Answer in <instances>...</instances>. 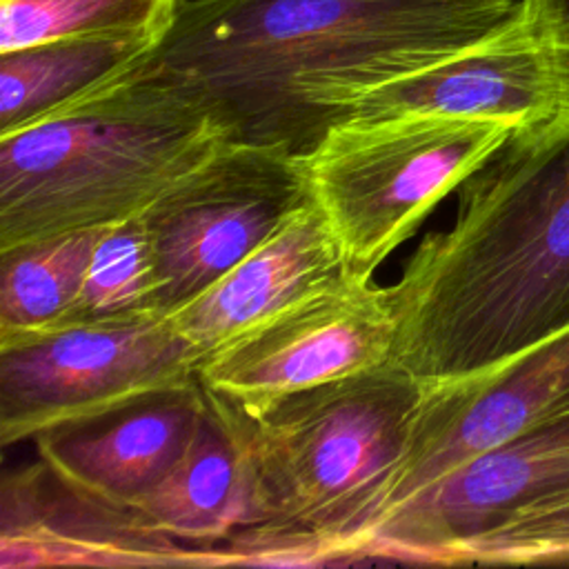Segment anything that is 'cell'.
Segmentation results:
<instances>
[{
    "mask_svg": "<svg viewBox=\"0 0 569 569\" xmlns=\"http://www.w3.org/2000/svg\"><path fill=\"white\" fill-rule=\"evenodd\" d=\"M164 316L140 216L104 227L87 264L78 300L62 329Z\"/></svg>",
    "mask_w": 569,
    "mask_h": 569,
    "instance_id": "cell-19",
    "label": "cell"
},
{
    "mask_svg": "<svg viewBox=\"0 0 569 569\" xmlns=\"http://www.w3.org/2000/svg\"><path fill=\"white\" fill-rule=\"evenodd\" d=\"M104 227L0 251V347L60 331Z\"/></svg>",
    "mask_w": 569,
    "mask_h": 569,
    "instance_id": "cell-17",
    "label": "cell"
},
{
    "mask_svg": "<svg viewBox=\"0 0 569 569\" xmlns=\"http://www.w3.org/2000/svg\"><path fill=\"white\" fill-rule=\"evenodd\" d=\"M362 560L569 562V413L420 489L367 533L353 556V562Z\"/></svg>",
    "mask_w": 569,
    "mask_h": 569,
    "instance_id": "cell-5",
    "label": "cell"
},
{
    "mask_svg": "<svg viewBox=\"0 0 569 569\" xmlns=\"http://www.w3.org/2000/svg\"><path fill=\"white\" fill-rule=\"evenodd\" d=\"M345 271L338 240L322 211L309 200L271 238L169 318L200 360Z\"/></svg>",
    "mask_w": 569,
    "mask_h": 569,
    "instance_id": "cell-14",
    "label": "cell"
},
{
    "mask_svg": "<svg viewBox=\"0 0 569 569\" xmlns=\"http://www.w3.org/2000/svg\"><path fill=\"white\" fill-rule=\"evenodd\" d=\"M440 113L513 129L565 116L551 49L527 0L478 44L365 96L349 118Z\"/></svg>",
    "mask_w": 569,
    "mask_h": 569,
    "instance_id": "cell-12",
    "label": "cell"
},
{
    "mask_svg": "<svg viewBox=\"0 0 569 569\" xmlns=\"http://www.w3.org/2000/svg\"><path fill=\"white\" fill-rule=\"evenodd\" d=\"M393 345L387 287L345 271L202 356L196 378L253 418L291 393L389 362Z\"/></svg>",
    "mask_w": 569,
    "mask_h": 569,
    "instance_id": "cell-9",
    "label": "cell"
},
{
    "mask_svg": "<svg viewBox=\"0 0 569 569\" xmlns=\"http://www.w3.org/2000/svg\"><path fill=\"white\" fill-rule=\"evenodd\" d=\"M207 393L196 382L91 420L38 433V456L62 478L116 505L136 507L189 447Z\"/></svg>",
    "mask_w": 569,
    "mask_h": 569,
    "instance_id": "cell-13",
    "label": "cell"
},
{
    "mask_svg": "<svg viewBox=\"0 0 569 569\" xmlns=\"http://www.w3.org/2000/svg\"><path fill=\"white\" fill-rule=\"evenodd\" d=\"M513 131L496 120L440 113L349 118L329 127L300 158L345 269L373 278L429 211Z\"/></svg>",
    "mask_w": 569,
    "mask_h": 569,
    "instance_id": "cell-6",
    "label": "cell"
},
{
    "mask_svg": "<svg viewBox=\"0 0 569 569\" xmlns=\"http://www.w3.org/2000/svg\"><path fill=\"white\" fill-rule=\"evenodd\" d=\"M196 367L169 316L76 325L0 347V445L187 387Z\"/></svg>",
    "mask_w": 569,
    "mask_h": 569,
    "instance_id": "cell-7",
    "label": "cell"
},
{
    "mask_svg": "<svg viewBox=\"0 0 569 569\" xmlns=\"http://www.w3.org/2000/svg\"><path fill=\"white\" fill-rule=\"evenodd\" d=\"M420 396L416 376L389 360L253 418L224 402L247 451L251 513L220 547L222 567L349 565Z\"/></svg>",
    "mask_w": 569,
    "mask_h": 569,
    "instance_id": "cell-4",
    "label": "cell"
},
{
    "mask_svg": "<svg viewBox=\"0 0 569 569\" xmlns=\"http://www.w3.org/2000/svg\"><path fill=\"white\" fill-rule=\"evenodd\" d=\"M182 0H0V53L78 36L160 42Z\"/></svg>",
    "mask_w": 569,
    "mask_h": 569,
    "instance_id": "cell-18",
    "label": "cell"
},
{
    "mask_svg": "<svg viewBox=\"0 0 569 569\" xmlns=\"http://www.w3.org/2000/svg\"><path fill=\"white\" fill-rule=\"evenodd\" d=\"M520 0H182L144 62L240 142L309 151L371 91L498 31Z\"/></svg>",
    "mask_w": 569,
    "mask_h": 569,
    "instance_id": "cell-1",
    "label": "cell"
},
{
    "mask_svg": "<svg viewBox=\"0 0 569 569\" xmlns=\"http://www.w3.org/2000/svg\"><path fill=\"white\" fill-rule=\"evenodd\" d=\"M542 36L551 49L556 71L560 78L565 116H569V0H527ZM562 116V118H565Z\"/></svg>",
    "mask_w": 569,
    "mask_h": 569,
    "instance_id": "cell-20",
    "label": "cell"
},
{
    "mask_svg": "<svg viewBox=\"0 0 569 569\" xmlns=\"http://www.w3.org/2000/svg\"><path fill=\"white\" fill-rule=\"evenodd\" d=\"M311 200L300 153L233 140L187 173L140 220L169 316L211 287Z\"/></svg>",
    "mask_w": 569,
    "mask_h": 569,
    "instance_id": "cell-8",
    "label": "cell"
},
{
    "mask_svg": "<svg viewBox=\"0 0 569 569\" xmlns=\"http://www.w3.org/2000/svg\"><path fill=\"white\" fill-rule=\"evenodd\" d=\"M156 44L140 36H78L0 53V133L120 76Z\"/></svg>",
    "mask_w": 569,
    "mask_h": 569,
    "instance_id": "cell-16",
    "label": "cell"
},
{
    "mask_svg": "<svg viewBox=\"0 0 569 569\" xmlns=\"http://www.w3.org/2000/svg\"><path fill=\"white\" fill-rule=\"evenodd\" d=\"M144 58L0 133V251L136 218L236 140Z\"/></svg>",
    "mask_w": 569,
    "mask_h": 569,
    "instance_id": "cell-3",
    "label": "cell"
},
{
    "mask_svg": "<svg viewBox=\"0 0 569 569\" xmlns=\"http://www.w3.org/2000/svg\"><path fill=\"white\" fill-rule=\"evenodd\" d=\"M560 413H569V331L496 371L422 387L402 453L373 505L351 562L367 533L420 489Z\"/></svg>",
    "mask_w": 569,
    "mask_h": 569,
    "instance_id": "cell-10",
    "label": "cell"
},
{
    "mask_svg": "<svg viewBox=\"0 0 569 569\" xmlns=\"http://www.w3.org/2000/svg\"><path fill=\"white\" fill-rule=\"evenodd\" d=\"M0 567H220V556L84 491L38 456L2 478Z\"/></svg>",
    "mask_w": 569,
    "mask_h": 569,
    "instance_id": "cell-11",
    "label": "cell"
},
{
    "mask_svg": "<svg viewBox=\"0 0 569 569\" xmlns=\"http://www.w3.org/2000/svg\"><path fill=\"white\" fill-rule=\"evenodd\" d=\"M387 291L391 360L425 389L496 371L569 331V116L516 129Z\"/></svg>",
    "mask_w": 569,
    "mask_h": 569,
    "instance_id": "cell-2",
    "label": "cell"
},
{
    "mask_svg": "<svg viewBox=\"0 0 569 569\" xmlns=\"http://www.w3.org/2000/svg\"><path fill=\"white\" fill-rule=\"evenodd\" d=\"M133 509L158 531L213 549L218 556L220 547L247 525L249 462L238 422L224 402L207 393L189 447Z\"/></svg>",
    "mask_w": 569,
    "mask_h": 569,
    "instance_id": "cell-15",
    "label": "cell"
}]
</instances>
